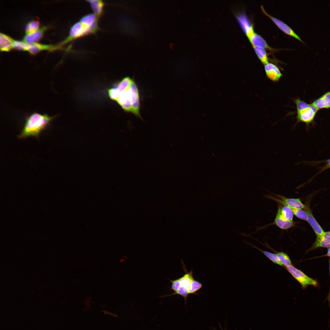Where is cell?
Wrapping results in <instances>:
<instances>
[{
    "instance_id": "1",
    "label": "cell",
    "mask_w": 330,
    "mask_h": 330,
    "mask_svg": "<svg viewBox=\"0 0 330 330\" xmlns=\"http://www.w3.org/2000/svg\"><path fill=\"white\" fill-rule=\"evenodd\" d=\"M55 117L50 116L47 114L33 113L27 118L18 137L23 138L30 136L38 137L41 132L46 127Z\"/></svg>"
},
{
    "instance_id": "2",
    "label": "cell",
    "mask_w": 330,
    "mask_h": 330,
    "mask_svg": "<svg viewBox=\"0 0 330 330\" xmlns=\"http://www.w3.org/2000/svg\"><path fill=\"white\" fill-rule=\"evenodd\" d=\"M98 29V26L88 24L80 19L71 27L68 36L60 44L62 46L78 38L95 34Z\"/></svg>"
},
{
    "instance_id": "3",
    "label": "cell",
    "mask_w": 330,
    "mask_h": 330,
    "mask_svg": "<svg viewBox=\"0 0 330 330\" xmlns=\"http://www.w3.org/2000/svg\"><path fill=\"white\" fill-rule=\"evenodd\" d=\"M297 110V119L298 122L309 124L313 121L318 110L312 105L299 98L295 101Z\"/></svg>"
},
{
    "instance_id": "4",
    "label": "cell",
    "mask_w": 330,
    "mask_h": 330,
    "mask_svg": "<svg viewBox=\"0 0 330 330\" xmlns=\"http://www.w3.org/2000/svg\"><path fill=\"white\" fill-rule=\"evenodd\" d=\"M183 269L185 274L179 278L180 282V286L177 291L171 294L163 296L161 298L164 297L168 296L178 295L183 297L185 300V303L186 304L187 297L189 294V292L191 289L192 284L195 280L193 276V271L192 270L190 272H188L183 262Z\"/></svg>"
},
{
    "instance_id": "5",
    "label": "cell",
    "mask_w": 330,
    "mask_h": 330,
    "mask_svg": "<svg viewBox=\"0 0 330 330\" xmlns=\"http://www.w3.org/2000/svg\"><path fill=\"white\" fill-rule=\"evenodd\" d=\"M287 270L300 284L303 289L309 285L316 287L318 285L317 281L307 276L300 270L292 265L285 267Z\"/></svg>"
},
{
    "instance_id": "6",
    "label": "cell",
    "mask_w": 330,
    "mask_h": 330,
    "mask_svg": "<svg viewBox=\"0 0 330 330\" xmlns=\"http://www.w3.org/2000/svg\"><path fill=\"white\" fill-rule=\"evenodd\" d=\"M277 197L271 195H267L266 197L277 202V203L287 206L292 209L305 208L306 205L298 198H288L284 196L275 193Z\"/></svg>"
},
{
    "instance_id": "7",
    "label": "cell",
    "mask_w": 330,
    "mask_h": 330,
    "mask_svg": "<svg viewBox=\"0 0 330 330\" xmlns=\"http://www.w3.org/2000/svg\"><path fill=\"white\" fill-rule=\"evenodd\" d=\"M132 80L129 77H126L109 89L108 92L109 98L116 101L120 95L129 88Z\"/></svg>"
},
{
    "instance_id": "8",
    "label": "cell",
    "mask_w": 330,
    "mask_h": 330,
    "mask_svg": "<svg viewBox=\"0 0 330 330\" xmlns=\"http://www.w3.org/2000/svg\"><path fill=\"white\" fill-rule=\"evenodd\" d=\"M130 92L132 111L131 112L137 117L141 119L140 114V100L139 91L136 83L132 80L130 85Z\"/></svg>"
},
{
    "instance_id": "9",
    "label": "cell",
    "mask_w": 330,
    "mask_h": 330,
    "mask_svg": "<svg viewBox=\"0 0 330 330\" xmlns=\"http://www.w3.org/2000/svg\"><path fill=\"white\" fill-rule=\"evenodd\" d=\"M261 8L263 12L267 16L270 18L277 27L283 32L286 34L294 37L302 43L303 42L301 38L296 34L294 31L288 25L280 20L271 16L265 10L262 6H261Z\"/></svg>"
},
{
    "instance_id": "10",
    "label": "cell",
    "mask_w": 330,
    "mask_h": 330,
    "mask_svg": "<svg viewBox=\"0 0 330 330\" xmlns=\"http://www.w3.org/2000/svg\"><path fill=\"white\" fill-rule=\"evenodd\" d=\"M62 46L59 44L57 45H45L38 43H28L27 51L31 54H35L41 51L47 50L53 51L61 49Z\"/></svg>"
},
{
    "instance_id": "11",
    "label": "cell",
    "mask_w": 330,
    "mask_h": 330,
    "mask_svg": "<svg viewBox=\"0 0 330 330\" xmlns=\"http://www.w3.org/2000/svg\"><path fill=\"white\" fill-rule=\"evenodd\" d=\"M116 101L125 112H131V95L129 87L120 95Z\"/></svg>"
},
{
    "instance_id": "12",
    "label": "cell",
    "mask_w": 330,
    "mask_h": 330,
    "mask_svg": "<svg viewBox=\"0 0 330 330\" xmlns=\"http://www.w3.org/2000/svg\"><path fill=\"white\" fill-rule=\"evenodd\" d=\"M264 69L267 77L273 82L278 81L282 76L279 69L273 64L269 62L265 65Z\"/></svg>"
},
{
    "instance_id": "13",
    "label": "cell",
    "mask_w": 330,
    "mask_h": 330,
    "mask_svg": "<svg viewBox=\"0 0 330 330\" xmlns=\"http://www.w3.org/2000/svg\"><path fill=\"white\" fill-rule=\"evenodd\" d=\"M237 17L242 29L249 39L255 33L252 24L247 16L244 13L240 14Z\"/></svg>"
},
{
    "instance_id": "14",
    "label": "cell",
    "mask_w": 330,
    "mask_h": 330,
    "mask_svg": "<svg viewBox=\"0 0 330 330\" xmlns=\"http://www.w3.org/2000/svg\"><path fill=\"white\" fill-rule=\"evenodd\" d=\"M311 105L318 110L330 108V91L315 100Z\"/></svg>"
},
{
    "instance_id": "15",
    "label": "cell",
    "mask_w": 330,
    "mask_h": 330,
    "mask_svg": "<svg viewBox=\"0 0 330 330\" xmlns=\"http://www.w3.org/2000/svg\"><path fill=\"white\" fill-rule=\"evenodd\" d=\"M330 247V232H324L321 236L317 237L315 241L309 251L320 247Z\"/></svg>"
},
{
    "instance_id": "16",
    "label": "cell",
    "mask_w": 330,
    "mask_h": 330,
    "mask_svg": "<svg viewBox=\"0 0 330 330\" xmlns=\"http://www.w3.org/2000/svg\"><path fill=\"white\" fill-rule=\"evenodd\" d=\"M47 28V26H43L35 32L26 34L24 37L23 41L28 43H35L41 39Z\"/></svg>"
},
{
    "instance_id": "17",
    "label": "cell",
    "mask_w": 330,
    "mask_h": 330,
    "mask_svg": "<svg viewBox=\"0 0 330 330\" xmlns=\"http://www.w3.org/2000/svg\"><path fill=\"white\" fill-rule=\"evenodd\" d=\"M305 211L307 214V221L311 226L317 237L322 236L324 231L313 215L310 210L306 206Z\"/></svg>"
},
{
    "instance_id": "18",
    "label": "cell",
    "mask_w": 330,
    "mask_h": 330,
    "mask_svg": "<svg viewBox=\"0 0 330 330\" xmlns=\"http://www.w3.org/2000/svg\"><path fill=\"white\" fill-rule=\"evenodd\" d=\"M294 215L291 208L287 206L278 203L276 216L287 220L292 221Z\"/></svg>"
},
{
    "instance_id": "19",
    "label": "cell",
    "mask_w": 330,
    "mask_h": 330,
    "mask_svg": "<svg viewBox=\"0 0 330 330\" xmlns=\"http://www.w3.org/2000/svg\"><path fill=\"white\" fill-rule=\"evenodd\" d=\"M249 39L252 46H256L266 48L271 52L276 51L277 50L270 46L262 37L255 33Z\"/></svg>"
},
{
    "instance_id": "20",
    "label": "cell",
    "mask_w": 330,
    "mask_h": 330,
    "mask_svg": "<svg viewBox=\"0 0 330 330\" xmlns=\"http://www.w3.org/2000/svg\"><path fill=\"white\" fill-rule=\"evenodd\" d=\"M14 40L8 36L0 33V50L1 51L8 52L13 48Z\"/></svg>"
},
{
    "instance_id": "21",
    "label": "cell",
    "mask_w": 330,
    "mask_h": 330,
    "mask_svg": "<svg viewBox=\"0 0 330 330\" xmlns=\"http://www.w3.org/2000/svg\"><path fill=\"white\" fill-rule=\"evenodd\" d=\"M94 13L99 18L103 15L105 5L103 1L99 0L87 1Z\"/></svg>"
},
{
    "instance_id": "22",
    "label": "cell",
    "mask_w": 330,
    "mask_h": 330,
    "mask_svg": "<svg viewBox=\"0 0 330 330\" xmlns=\"http://www.w3.org/2000/svg\"><path fill=\"white\" fill-rule=\"evenodd\" d=\"M295 222L292 221H288L276 216L273 222L270 225H274L283 230H287L294 227Z\"/></svg>"
},
{
    "instance_id": "23",
    "label": "cell",
    "mask_w": 330,
    "mask_h": 330,
    "mask_svg": "<svg viewBox=\"0 0 330 330\" xmlns=\"http://www.w3.org/2000/svg\"><path fill=\"white\" fill-rule=\"evenodd\" d=\"M252 46L255 52L262 63L264 65L269 63L268 58L265 49L259 46Z\"/></svg>"
},
{
    "instance_id": "24",
    "label": "cell",
    "mask_w": 330,
    "mask_h": 330,
    "mask_svg": "<svg viewBox=\"0 0 330 330\" xmlns=\"http://www.w3.org/2000/svg\"><path fill=\"white\" fill-rule=\"evenodd\" d=\"M251 244L256 248L261 251L266 256L271 260L273 263L281 266L282 267L283 266L277 254L273 253L267 251L262 250L253 245L252 244Z\"/></svg>"
},
{
    "instance_id": "25",
    "label": "cell",
    "mask_w": 330,
    "mask_h": 330,
    "mask_svg": "<svg viewBox=\"0 0 330 330\" xmlns=\"http://www.w3.org/2000/svg\"><path fill=\"white\" fill-rule=\"evenodd\" d=\"M39 22L37 20H32L30 21L25 26V33L27 34L36 31L39 29Z\"/></svg>"
},
{
    "instance_id": "26",
    "label": "cell",
    "mask_w": 330,
    "mask_h": 330,
    "mask_svg": "<svg viewBox=\"0 0 330 330\" xmlns=\"http://www.w3.org/2000/svg\"><path fill=\"white\" fill-rule=\"evenodd\" d=\"M277 254L284 266L286 267L292 265L290 258L286 253L281 251L277 252Z\"/></svg>"
},
{
    "instance_id": "27",
    "label": "cell",
    "mask_w": 330,
    "mask_h": 330,
    "mask_svg": "<svg viewBox=\"0 0 330 330\" xmlns=\"http://www.w3.org/2000/svg\"><path fill=\"white\" fill-rule=\"evenodd\" d=\"M28 43L24 41L14 40L13 44V48L18 50L27 51Z\"/></svg>"
},
{
    "instance_id": "28",
    "label": "cell",
    "mask_w": 330,
    "mask_h": 330,
    "mask_svg": "<svg viewBox=\"0 0 330 330\" xmlns=\"http://www.w3.org/2000/svg\"><path fill=\"white\" fill-rule=\"evenodd\" d=\"M294 215L297 218L304 220H307V214L306 211L302 209H292Z\"/></svg>"
},
{
    "instance_id": "29",
    "label": "cell",
    "mask_w": 330,
    "mask_h": 330,
    "mask_svg": "<svg viewBox=\"0 0 330 330\" xmlns=\"http://www.w3.org/2000/svg\"><path fill=\"white\" fill-rule=\"evenodd\" d=\"M171 283V289L175 292L177 291L180 286V282L179 278L172 280H169Z\"/></svg>"
},
{
    "instance_id": "30",
    "label": "cell",
    "mask_w": 330,
    "mask_h": 330,
    "mask_svg": "<svg viewBox=\"0 0 330 330\" xmlns=\"http://www.w3.org/2000/svg\"><path fill=\"white\" fill-rule=\"evenodd\" d=\"M330 168V158L328 160L327 162L326 163L325 166L324 167L323 169L325 170L326 169H328Z\"/></svg>"
},
{
    "instance_id": "31",
    "label": "cell",
    "mask_w": 330,
    "mask_h": 330,
    "mask_svg": "<svg viewBox=\"0 0 330 330\" xmlns=\"http://www.w3.org/2000/svg\"><path fill=\"white\" fill-rule=\"evenodd\" d=\"M329 275H330V259L329 260ZM328 301L329 302V305H330V286L329 292L328 294Z\"/></svg>"
},
{
    "instance_id": "32",
    "label": "cell",
    "mask_w": 330,
    "mask_h": 330,
    "mask_svg": "<svg viewBox=\"0 0 330 330\" xmlns=\"http://www.w3.org/2000/svg\"><path fill=\"white\" fill-rule=\"evenodd\" d=\"M324 256H328L330 257V247H329L328 249L327 252V253L321 256V257H324Z\"/></svg>"
},
{
    "instance_id": "33",
    "label": "cell",
    "mask_w": 330,
    "mask_h": 330,
    "mask_svg": "<svg viewBox=\"0 0 330 330\" xmlns=\"http://www.w3.org/2000/svg\"><path fill=\"white\" fill-rule=\"evenodd\" d=\"M225 330H226V329H225Z\"/></svg>"
},
{
    "instance_id": "34",
    "label": "cell",
    "mask_w": 330,
    "mask_h": 330,
    "mask_svg": "<svg viewBox=\"0 0 330 330\" xmlns=\"http://www.w3.org/2000/svg\"></svg>"
}]
</instances>
